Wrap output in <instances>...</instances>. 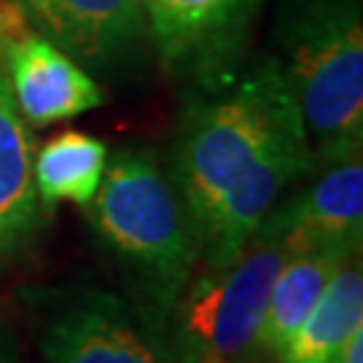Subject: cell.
I'll return each instance as SVG.
<instances>
[{"label": "cell", "mask_w": 363, "mask_h": 363, "mask_svg": "<svg viewBox=\"0 0 363 363\" xmlns=\"http://www.w3.org/2000/svg\"><path fill=\"white\" fill-rule=\"evenodd\" d=\"M310 143L296 97L277 60L194 97L181 121L169 178L199 232L226 189L264 159Z\"/></svg>", "instance_id": "cell-1"}, {"label": "cell", "mask_w": 363, "mask_h": 363, "mask_svg": "<svg viewBox=\"0 0 363 363\" xmlns=\"http://www.w3.org/2000/svg\"><path fill=\"white\" fill-rule=\"evenodd\" d=\"M86 213L97 237L145 283L151 310L167 312L199 264L194 220L167 169L151 151L121 148L105 162Z\"/></svg>", "instance_id": "cell-2"}, {"label": "cell", "mask_w": 363, "mask_h": 363, "mask_svg": "<svg viewBox=\"0 0 363 363\" xmlns=\"http://www.w3.org/2000/svg\"><path fill=\"white\" fill-rule=\"evenodd\" d=\"M280 62L315 164L361 159L363 27L355 0H312L291 19Z\"/></svg>", "instance_id": "cell-3"}, {"label": "cell", "mask_w": 363, "mask_h": 363, "mask_svg": "<svg viewBox=\"0 0 363 363\" xmlns=\"http://www.w3.org/2000/svg\"><path fill=\"white\" fill-rule=\"evenodd\" d=\"M288 253L277 242H247L226 269L191 277L159 315L175 363H272L261 323L274 277Z\"/></svg>", "instance_id": "cell-4"}, {"label": "cell", "mask_w": 363, "mask_h": 363, "mask_svg": "<svg viewBox=\"0 0 363 363\" xmlns=\"http://www.w3.org/2000/svg\"><path fill=\"white\" fill-rule=\"evenodd\" d=\"M40 350L46 363H175L159 315L105 291L67 301L46 323Z\"/></svg>", "instance_id": "cell-5"}, {"label": "cell", "mask_w": 363, "mask_h": 363, "mask_svg": "<svg viewBox=\"0 0 363 363\" xmlns=\"http://www.w3.org/2000/svg\"><path fill=\"white\" fill-rule=\"evenodd\" d=\"M363 234V164L347 159L328 164L296 196L280 199L250 242H277L288 256L347 250L358 253Z\"/></svg>", "instance_id": "cell-6"}, {"label": "cell", "mask_w": 363, "mask_h": 363, "mask_svg": "<svg viewBox=\"0 0 363 363\" xmlns=\"http://www.w3.org/2000/svg\"><path fill=\"white\" fill-rule=\"evenodd\" d=\"M13 103L25 121L46 127L103 105V91L76 60L38 33H25L3 49Z\"/></svg>", "instance_id": "cell-7"}, {"label": "cell", "mask_w": 363, "mask_h": 363, "mask_svg": "<svg viewBox=\"0 0 363 363\" xmlns=\"http://www.w3.org/2000/svg\"><path fill=\"white\" fill-rule=\"evenodd\" d=\"M145 30L167 65H208L240 43L261 0H140Z\"/></svg>", "instance_id": "cell-8"}, {"label": "cell", "mask_w": 363, "mask_h": 363, "mask_svg": "<svg viewBox=\"0 0 363 363\" xmlns=\"http://www.w3.org/2000/svg\"><path fill=\"white\" fill-rule=\"evenodd\" d=\"M30 25L86 65H108L145 33L140 0H16Z\"/></svg>", "instance_id": "cell-9"}, {"label": "cell", "mask_w": 363, "mask_h": 363, "mask_svg": "<svg viewBox=\"0 0 363 363\" xmlns=\"http://www.w3.org/2000/svg\"><path fill=\"white\" fill-rule=\"evenodd\" d=\"M43 223L33 178V138L0 60V261L19 256Z\"/></svg>", "instance_id": "cell-10"}, {"label": "cell", "mask_w": 363, "mask_h": 363, "mask_svg": "<svg viewBox=\"0 0 363 363\" xmlns=\"http://www.w3.org/2000/svg\"><path fill=\"white\" fill-rule=\"evenodd\" d=\"M355 253H347V250H320V253L288 256L283 261L269 288L267 312L261 323V347L272 361H277L286 342L304 323V318L310 315L315 301L331 283V277Z\"/></svg>", "instance_id": "cell-11"}, {"label": "cell", "mask_w": 363, "mask_h": 363, "mask_svg": "<svg viewBox=\"0 0 363 363\" xmlns=\"http://www.w3.org/2000/svg\"><path fill=\"white\" fill-rule=\"evenodd\" d=\"M358 328H363V274L361 264L350 259L286 342L277 363H323Z\"/></svg>", "instance_id": "cell-12"}, {"label": "cell", "mask_w": 363, "mask_h": 363, "mask_svg": "<svg viewBox=\"0 0 363 363\" xmlns=\"http://www.w3.org/2000/svg\"><path fill=\"white\" fill-rule=\"evenodd\" d=\"M108 151L105 143L86 132L67 130L54 135L33 156V178L40 202L54 208L57 202L89 205L103 181Z\"/></svg>", "instance_id": "cell-13"}, {"label": "cell", "mask_w": 363, "mask_h": 363, "mask_svg": "<svg viewBox=\"0 0 363 363\" xmlns=\"http://www.w3.org/2000/svg\"><path fill=\"white\" fill-rule=\"evenodd\" d=\"M30 30L33 27H30V19L25 16L22 6L16 0H0V60H3L6 46Z\"/></svg>", "instance_id": "cell-14"}, {"label": "cell", "mask_w": 363, "mask_h": 363, "mask_svg": "<svg viewBox=\"0 0 363 363\" xmlns=\"http://www.w3.org/2000/svg\"><path fill=\"white\" fill-rule=\"evenodd\" d=\"M323 363H363V328L350 334Z\"/></svg>", "instance_id": "cell-15"}, {"label": "cell", "mask_w": 363, "mask_h": 363, "mask_svg": "<svg viewBox=\"0 0 363 363\" xmlns=\"http://www.w3.org/2000/svg\"><path fill=\"white\" fill-rule=\"evenodd\" d=\"M0 363H19V352H16L11 331L3 320H0Z\"/></svg>", "instance_id": "cell-16"}]
</instances>
